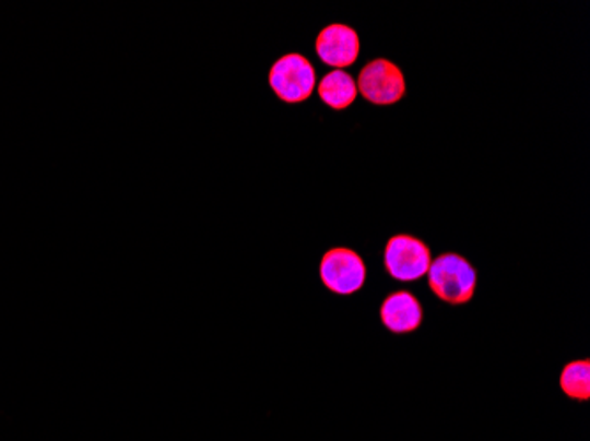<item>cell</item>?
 Segmentation results:
<instances>
[{
  "label": "cell",
  "mask_w": 590,
  "mask_h": 441,
  "mask_svg": "<svg viewBox=\"0 0 590 441\" xmlns=\"http://www.w3.org/2000/svg\"><path fill=\"white\" fill-rule=\"evenodd\" d=\"M475 281L477 272L471 262L460 254H440L429 265V288L438 299L452 306H461L474 297Z\"/></svg>",
  "instance_id": "obj_1"
},
{
  "label": "cell",
  "mask_w": 590,
  "mask_h": 441,
  "mask_svg": "<svg viewBox=\"0 0 590 441\" xmlns=\"http://www.w3.org/2000/svg\"><path fill=\"white\" fill-rule=\"evenodd\" d=\"M315 83L317 76L314 65L299 53H288L276 60L269 73V85L272 91L288 105L306 102L314 94Z\"/></svg>",
  "instance_id": "obj_2"
},
{
  "label": "cell",
  "mask_w": 590,
  "mask_h": 441,
  "mask_svg": "<svg viewBox=\"0 0 590 441\" xmlns=\"http://www.w3.org/2000/svg\"><path fill=\"white\" fill-rule=\"evenodd\" d=\"M357 93L374 105H394L405 96V79L394 62L386 59L371 60L361 70Z\"/></svg>",
  "instance_id": "obj_3"
},
{
  "label": "cell",
  "mask_w": 590,
  "mask_h": 441,
  "mask_svg": "<svg viewBox=\"0 0 590 441\" xmlns=\"http://www.w3.org/2000/svg\"><path fill=\"white\" fill-rule=\"evenodd\" d=\"M384 263L394 279L415 281L428 274L432 253L428 246L411 235H394L386 246Z\"/></svg>",
  "instance_id": "obj_4"
},
{
  "label": "cell",
  "mask_w": 590,
  "mask_h": 441,
  "mask_svg": "<svg viewBox=\"0 0 590 441\" xmlns=\"http://www.w3.org/2000/svg\"><path fill=\"white\" fill-rule=\"evenodd\" d=\"M320 279L332 294H354L365 285V262L352 249H331L329 253L323 254L320 262Z\"/></svg>",
  "instance_id": "obj_5"
},
{
  "label": "cell",
  "mask_w": 590,
  "mask_h": 441,
  "mask_svg": "<svg viewBox=\"0 0 590 441\" xmlns=\"http://www.w3.org/2000/svg\"><path fill=\"white\" fill-rule=\"evenodd\" d=\"M317 56L337 70L349 68L359 57V36L346 25H329L317 37Z\"/></svg>",
  "instance_id": "obj_6"
},
{
  "label": "cell",
  "mask_w": 590,
  "mask_h": 441,
  "mask_svg": "<svg viewBox=\"0 0 590 441\" xmlns=\"http://www.w3.org/2000/svg\"><path fill=\"white\" fill-rule=\"evenodd\" d=\"M380 318L394 334H409L423 323V308L411 291H397L384 300Z\"/></svg>",
  "instance_id": "obj_7"
},
{
  "label": "cell",
  "mask_w": 590,
  "mask_h": 441,
  "mask_svg": "<svg viewBox=\"0 0 590 441\" xmlns=\"http://www.w3.org/2000/svg\"><path fill=\"white\" fill-rule=\"evenodd\" d=\"M319 96L332 110H345L357 97V85L345 71L337 70L326 74L319 83Z\"/></svg>",
  "instance_id": "obj_8"
},
{
  "label": "cell",
  "mask_w": 590,
  "mask_h": 441,
  "mask_svg": "<svg viewBox=\"0 0 590 441\" xmlns=\"http://www.w3.org/2000/svg\"><path fill=\"white\" fill-rule=\"evenodd\" d=\"M560 389L567 397L575 401L590 400V362L589 360H575L567 363L560 374Z\"/></svg>",
  "instance_id": "obj_9"
}]
</instances>
